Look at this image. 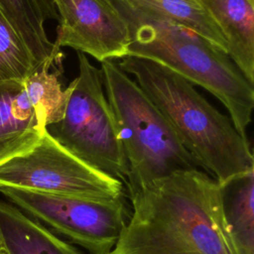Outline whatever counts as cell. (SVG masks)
I'll return each mask as SVG.
<instances>
[{
	"mask_svg": "<svg viewBox=\"0 0 254 254\" xmlns=\"http://www.w3.org/2000/svg\"><path fill=\"white\" fill-rule=\"evenodd\" d=\"M0 187L92 199L124 197V185L84 163L46 130L28 152L0 165Z\"/></svg>",
	"mask_w": 254,
	"mask_h": 254,
	"instance_id": "cell-7",
	"label": "cell"
},
{
	"mask_svg": "<svg viewBox=\"0 0 254 254\" xmlns=\"http://www.w3.org/2000/svg\"><path fill=\"white\" fill-rule=\"evenodd\" d=\"M59 14V49L72 48L98 62L127 55L130 42L125 20L106 0H54Z\"/></svg>",
	"mask_w": 254,
	"mask_h": 254,
	"instance_id": "cell-8",
	"label": "cell"
},
{
	"mask_svg": "<svg viewBox=\"0 0 254 254\" xmlns=\"http://www.w3.org/2000/svg\"><path fill=\"white\" fill-rule=\"evenodd\" d=\"M106 1L128 26V56L158 63L206 89L225 106L235 129L247 139L254 88L226 53L183 24L134 0Z\"/></svg>",
	"mask_w": 254,
	"mask_h": 254,
	"instance_id": "cell-2",
	"label": "cell"
},
{
	"mask_svg": "<svg viewBox=\"0 0 254 254\" xmlns=\"http://www.w3.org/2000/svg\"><path fill=\"white\" fill-rule=\"evenodd\" d=\"M159 14L194 31L212 46L227 54L225 39L219 28L196 0H134Z\"/></svg>",
	"mask_w": 254,
	"mask_h": 254,
	"instance_id": "cell-15",
	"label": "cell"
},
{
	"mask_svg": "<svg viewBox=\"0 0 254 254\" xmlns=\"http://www.w3.org/2000/svg\"><path fill=\"white\" fill-rule=\"evenodd\" d=\"M45 132L24 79L0 80V165L31 150Z\"/></svg>",
	"mask_w": 254,
	"mask_h": 254,
	"instance_id": "cell-9",
	"label": "cell"
},
{
	"mask_svg": "<svg viewBox=\"0 0 254 254\" xmlns=\"http://www.w3.org/2000/svg\"><path fill=\"white\" fill-rule=\"evenodd\" d=\"M223 209L239 254H254V170L221 186Z\"/></svg>",
	"mask_w": 254,
	"mask_h": 254,
	"instance_id": "cell-13",
	"label": "cell"
},
{
	"mask_svg": "<svg viewBox=\"0 0 254 254\" xmlns=\"http://www.w3.org/2000/svg\"><path fill=\"white\" fill-rule=\"evenodd\" d=\"M0 254H85L12 203L0 200Z\"/></svg>",
	"mask_w": 254,
	"mask_h": 254,
	"instance_id": "cell-11",
	"label": "cell"
},
{
	"mask_svg": "<svg viewBox=\"0 0 254 254\" xmlns=\"http://www.w3.org/2000/svg\"><path fill=\"white\" fill-rule=\"evenodd\" d=\"M100 69L126 161L128 196L174 172L201 170L163 113L115 61L101 62Z\"/></svg>",
	"mask_w": 254,
	"mask_h": 254,
	"instance_id": "cell-4",
	"label": "cell"
},
{
	"mask_svg": "<svg viewBox=\"0 0 254 254\" xmlns=\"http://www.w3.org/2000/svg\"><path fill=\"white\" fill-rule=\"evenodd\" d=\"M40 67L0 7V80L25 79Z\"/></svg>",
	"mask_w": 254,
	"mask_h": 254,
	"instance_id": "cell-16",
	"label": "cell"
},
{
	"mask_svg": "<svg viewBox=\"0 0 254 254\" xmlns=\"http://www.w3.org/2000/svg\"><path fill=\"white\" fill-rule=\"evenodd\" d=\"M0 7L39 65L52 58L61 60V49L45 28L48 20H59L54 0H0Z\"/></svg>",
	"mask_w": 254,
	"mask_h": 254,
	"instance_id": "cell-12",
	"label": "cell"
},
{
	"mask_svg": "<svg viewBox=\"0 0 254 254\" xmlns=\"http://www.w3.org/2000/svg\"><path fill=\"white\" fill-rule=\"evenodd\" d=\"M78 75L71 81L64 115L47 132L72 155L125 185L127 166L116 121L103 90L100 68L77 52Z\"/></svg>",
	"mask_w": 254,
	"mask_h": 254,
	"instance_id": "cell-5",
	"label": "cell"
},
{
	"mask_svg": "<svg viewBox=\"0 0 254 254\" xmlns=\"http://www.w3.org/2000/svg\"><path fill=\"white\" fill-rule=\"evenodd\" d=\"M222 33L227 55L254 83V0H196Z\"/></svg>",
	"mask_w": 254,
	"mask_h": 254,
	"instance_id": "cell-10",
	"label": "cell"
},
{
	"mask_svg": "<svg viewBox=\"0 0 254 254\" xmlns=\"http://www.w3.org/2000/svg\"><path fill=\"white\" fill-rule=\"evenodd\" d=\"M166 117L198 167L220 186L254 170L248 139L179 73L153 61L124 56L117 63Z\"/></svg>",
	"mask_w": 254,
	"mask_h": 254,
	"instance_id": "cell-3",
	"label": "cell"
},
{
	"mask_svg": "<svg viewBox=\"0 0 254 254\" xmlns=\"http://www.w3.org/2000/svg\"><path fill=\"white\" fill-rule=\"evenodd\" d=\"M24 213L85 254H109L127 221L124 197L92 199L0 187Z\"/></svg>",
	"mask_w": 254,
	"mask_h": 254,
	"instance_id": "cell-6",
	"label": "cell"
},
{
	"mask_svg": "<svg viewBox=\"0 0 254 254\" xmlns=\"http://www.w3.org/2000/svg\"><path fill=\"white\" fill-rule=\"evenodd\" d=\"M129 199L131 210L109 254H239L221 186L202 170L174 172Z\"/></svg>",
	"mask_w": 254,
	"mask_h": 254,
	"instance_id": "cell-1",
	"label": "cell"
},
{
	"mask_svg": "<svg viewBox=\"0 0 254 254\" xmlns=\"http://www.w3.org/2000/svg\"><path fill=\"white\" fill-rule=\"evenodd\" d=\"M60 61L55 58L49 59L24 79L27 96L44 127L63 119L72 89L71 81L65 89H62L58 72L50 71V68Z\"/></svg>",
	"mask_w": 254,
	"mask_h": 254,
	"instance_id": "cell-14",
	"label": "cell"
}]
</instances>
